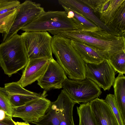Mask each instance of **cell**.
Returning <instances> with one entry per match:
<instances>
[{
  "label": "cell",
  "mask_w": 125,
  "mask_h": 125,
  "mask_svg": "<svg viewBox=\"0 0 125 125\" xmlns=\"http://www.w3.org/2000/svg\"><path fill=\"white\" fill-rule=\"evenodd\" d=\"M51 102L46 97H42L33 100L22 106L12 107V116L32 123L45 115Z\"/></svg>",
  "instance_id": "cell-10"
},
{
  "label": "cell",
  "mask_w": 125,
  "mask_h": 125,
  "mask_svg": "<svg viewBox=\"0 0 125 125\" xmlns=\"http://www.w3.org/2000/svg\"><path fill=\"white\" fill-rule=\"evenodd\" d=\"M13 121L15 125H30L29 123L25 122H15L14 121Z\"/></svg>",
  "instance_id": "cell-29"
},
{
  "label": "cell",
  "mask_w": 125,
  "mask_h": 125,
  "mask_svg": "<svg viewBox=\"0 0 125 125\" xmlns=\"http://www.w3.org/2000/svg\"><path fill=\"white\" fill-rule=\"evenodd\" d=\"M70 40L54 35L52 47L57 62L70 79L77 80L86 78L85 63L71 45Z\"/></svg>",
  "instance_id": "cell-2"
},
{
  "label": "cell",
  "mask_w": 125,
  "mask_h": 125,
  "mask_svg": "<svg viewBox=\"0 0 125 125\" xmlns=\"http://www.w3.org/2000/svg\"><path fill=\"white\" fill-rule=\"evenodd\" d=\"M3 1V0H0V2H1Z\"/></svg>",
  "instance_id": "cell-30"
},
{
  "label": "cell",
  "mask_w": 125,
  "mask_h": 125,
  "mask_svg": "<svg viewBox=\"0 0 125 125\" xmlns=\"http://www.w3.org/2000/svg\"><path fill=\"white\" fill-rule=\"evenodd\" d=\"M62 88L76 103L90 102L98 98L102 93L97 84L86 78L81 80L67 78L62 84Z\"/></svg>",
  "instance_id": "cell-6"
},
{
  "label": "cell",
  "mask_w": 125,
  "mask_h": 125,
  "mask_svg": "<svg viewBox=\"0 0 125 125\" xmlns=\"http://www.w3.org/2000/svg\"><path fill=\"white\" fill-rule=\"evenodd\" d=\"M90 103L97 125H119L110 107L104 100L97 98Z\"/></svg>",
  "instance_id": "cell-14"
},
{
  "label": "cell",
  "mask_w": 125,
  "mask_h": 125,
  "mask_svg": "<svg viewBox=\"0 0 125 125\" xmlns=\"http://www.w3.org/2000/svg\"><path fill=\"white\" fill-rule=\"evenodd\" d=\"M18 13L9 32L4 34L3 42L8 40L26 25L31 22L45 11L39 3L26 0L17 8Z\"/></svg>",
  "instance_id": "cell-7"
},
{
  "label": "cell",
  "mask_w": 125,
  "mask_h": 125,
  "mask_svg": "<svg viewBox=\"0 0 125 125\" xmlns=\"http://www.w3.org/2000/svg\"><path fill=\"white\" fill-rule=\"evenodd\" d=\"M67 78L62 68L54 59L49 60L43 74L38 80L37 84L44 90L62 88V84Z\"/></svg>",
  "instance_id": "cell-12"
},
{
  "label": "cell",
  "mask_w": 125,
  "mask_h": 125,
  "mask_svg": "<svg viewBox=\"0 0 125 125\" xmlns=\"http://www.w3.org/2000/svg\"><path fill=\"white\" fill-rule=\"evenodd\" d=\"M72 10L74 13V16L73 17L75 18L77 21L80 23L85 26L89 27H94L96 26L94 23L82 15L75 12Z\"/></svg>",
  "instance_id": "cell-26"
},
{
  "label": "cell",
  "mask_w": 125,
  "mask_h": 125,
  "mask_svg": "<svg viewBox=\"0 0 125 125\" xmlns=\"http://www.w3.org/2000/svg\"><path fill=\"white\" fill-rule=\"evenodd\" d=\"M29 60L21 35L15 34L0 44V66L9 77L25 67Z\"/></svg>",
  "instance_id": "cell-3"
},
{
  "label": "cell",
  "mask_w": 125,
  "mask_h": 125,
  "mask_svg": "<svg viewBox=\"0 0 125 125\" xmlns=\"http://www.w3.org/2000/svg\"><path fill=\"white\" fill-rule=\"evenodd\" d=\"M70 40L71 45L85 63H98L105 59L94 50L84 44Z\"/></svg>",
  "instance_id": "cell-18"
},
{
  "label": "cell",
  "mask_w": 125,
  "mask_h": 125,
  "mask_svg": "<svg viewBox=\"0 0 125 125\" xmlns=\"http://www.w3.org/2000/svg\"><path fill=\"white\" fill-rule=\"evenodd\" d=\"M72 20L75 24L74 29L49 32L54 35L60 36L83 44L107 59L117 52L125 51L124 35L97 26H86L74 18Z\"/></svg>",
  "instance_id": "cell-1"
},
{
  "label": "cell",
  "mask_w": 125,
  "mask_h": 125,
  "mask_svg": "<svg viewBox=\"0 0 125 125\" xmlns=\"http://www.w3.org/2000/svg\"><path fill=\"white\" fill-rule=\"evenodd\" d=\"M114 96L122 119L125 124V76L119 73L113 85Z\"/></svg>",
  "instance_id": "cell-17"
},
{
  "label": "cell",
  "mask_w": 125,
  "mask_h": 125,
  "mask_svg": "<svg viewBox=\"0 0 125 125\" xmlns=\"http://www.w3.org/2000/svg\"><path fill=\"white\" fill-rule=\"evenodd\" d=\"M62 103L59 125H75L73 116V107L76 104L62 89Z\"/></svg>",
  "instance_id": "cell-19"
},
{
  "label": "cell",
  "mask_w": 125,
  "mask_h": 125,
  "mask_svg": "<svg viewBox=\"0 0 125 125\" xmlns=\"http://www.w3.org/2000/svg\"><path fill=\"white\" fill-rule=\"evenodd\" d=\"M99 18L112 30L125 35V0H111L108 7L99 14Z\"/></svg>",
  "instance_id": "cell-9"
},
{
  "label": "cell",
  "mask_w": 125,
  "mask_h": 125,
  "mask_svg": "<svg viewBox=\"0 0 125 125\" xmlns=\"http://www.w3.org/2000/svg\"><path fill=\"white\" fill-rule=\"evenodd\" d=\"M49 62L44 58L29 60L21 78L17 82L24 88L37 81L44 72Z\"/></svg>",
  "instance_id": "cell-13"
},
{
  "label": "cell",
  "mask_w": 125,
  "mask_h": 125,
  "mask_svg": "<svg viewBox=\"0 0 125 125\" xmlns=\"http://www.w3.org/2000/svg\"><path fill=\"white\" fill-rule=\"evenodd\" d=\"M59 3L62 6L69 8L82 15L102 29L113 31L102 22L92 10L80 0H59Z\"/></svg>",
  "instance_id": "cell-15"
},
{
  "label": "cell",
  "mask_w": 125,
  "mask_h": 125,
  "mask_svg": "<svg viewBox=\"0 0 125 125\" xmlns=\"http://www.w3.org/2000/svg\"><path fill=\"white\" fill-rule=\"evenodd\" d=\"M12 117L3 110L0 109V120H3L6 118Z\"/></svg>",
  "instance_id": "cell-28"
},
{
  "label": "cell",
  "mask_w": 125,
  "mask_h": 125,
  "mask_svg": "<svg viewBox=\"0 0 125 125\" xmlns=\"http://www.w3.org/2000/svg\"><path fill=\"white\" fill-rule=\"evenodd\" d=\"M12 106L7 97L0 91V109L12 116Z\"/></svg>",
  "instance_id": "cell-25"
},
{
  "label": "cell",
  "mask_w": 125,
  "mask_h": 125,
  "mask_svg": "<svg viewBox=\"0 0 125 125\" xmlns=\"http://www.w3.org/2000/svg\"><path fill=\"white\" fill-rule=\"evenodd\" d=\"M107 59L115 72L125 74V51L117 52Z\"/></svg>",
  "instance_id": "cell-21"
},
{
  "label": "cell",
  "mask_w": 125,
  "mask_h": 125,
  "mask_svg": "<svg viewBox=\"0 0 125 125\" xmlns=\"http://www.w3.org/2000/svg\"><path fill=\"white\" fill-rule=\"evenodd\" d=\"M13 121L12 117L0 120V125H15Z\"/></svg>",
  "instance_id": "cell-27"
},
{
  "label": "cell",
  "mask_w": 125,
  "mask_h": 125,
  "mask_svg": "<svg viewBox=\"0 0 125 125\" xmlns=\"http://www.w3.org/2000/svg\"><path fill=\"white\" fill-rule=\"evenodd\" d=\"M29 60L53 59L52 47V37L47 31H25L21 35Z\"/></svg>",
  "instance_id": "cell-5"
},
{
  "label": "cell",
  "mask_w": 125,
  "mask_h": 125,
  "mask_svg": "<svg viewBox=\"0 0 125 125\" xmlns=\"http://www.w3.org/2000/svg\"><path fill=\"white\" fill-rule=\"evenodd\" d=\"M62 94L61 91L56 100L51 102L45 115L32 123L36 125H59L62 103Z\"/></svg>",
  "instance_id": "cell-16"
},
{
  "label": "cell",
  "mask_w": 125,
  "mask_h": 125,
  "mask_svg": "<svg viewBox=\"0 0 125 125\" xmlns=\"http://www.w3.org/2000/svg\"><path fill=\"white\" fill-rule=\"evenodd\" d=\"M79 118V125H97L90 102L80 104L77 107Z\"/></svg>",
  "instance_id": "cell-20"
},
{
  "label": "cell",
  "mask_w": 125,
  "mask_h": 125,
  "mask_svg": "<svg viewBox=\"0 0 125 125\" xmlns=\"http://www.w3.org/2000/svg\"><path fill=\"white\" fill-rule=\"evenodd\" d=\"M0 91L7 97L12 107L22 106L34 99L46 97V91L38 93L27 90L17 82L6 83L3 87H0Z\"/></svg>",
  "instance_id": "cell-11"
},
{
  "label": "cell",
  "mask_w": 125,
  "mask_h": 125,
  "mask_svg": "<svg viewBox=\"0 0 125 125\" xmlns=\"http://www.w3.org/2000/svg\"><path fill=\"white\" fill-rule=\"evenodd\" d=\"M75 27V23L67 17L65 11H44L21 30L25 31H47L71 30Z\"/></svg>",
  "instance_id": "cell-4"
},
{
  "label": "cell",
  "mask_w": 125,
  "mask_h": 125,
  "mask_svg": "<svg viewBox=\"0 0 125 125\" xmlns=\"http://www.w3.org/2000/svg\"><path fill=\"white\" fill-rule=\"evenodd\" d=\"M20 4L18 0H3L0 2V15L16 9Z\"/></svg>",
  "instance_id": "cell-24"
},
{
  "label": "cell",
  "mask_w": 125,
  "mask_h": 125,
  "mask_svg": "<svg viewBox=\"0 0 125 125\" xmlns=\"http://www.w3.org/2000/svg\"><path fill=\"white\" fill-rule=\"evenodd\" d=\"M105 100L110 107L119 125H125L117 106L114 94H107Z\"/></svg>",
  "instance_id": "cell-23"
},
{
  "label": "cell",
  "mask_w": 125,
  "mask_h": 125,
  "mask_svg": "<svg viewBox=\"0 0 125 125\" xmlns=\"http://www.w3.org/2000/svg\"><path fill=\"white\" fill-rule=\"evenodd\" d=\"M85 77L92 80L104 91L109 90L115 80V71L105 59L97 64L85 63Z\"/></svg>",
  "instance_id": "cell-8"
},
{
  "label": "cell",
  "mask_w": 125,
  "mask_h": 125,
  "mask_svg": "<svg viewBox=\"0 0 125 125\" xmlns=\"http://www.w3.org/2000/svg\"><path fill=\"white\" fill-rule=\"evenodd\" d=\"M18 13L16 9L0 15V33H7L10 29Z\"/></svg>",
  "instance_id": "cell-22"
}]
</instances>
